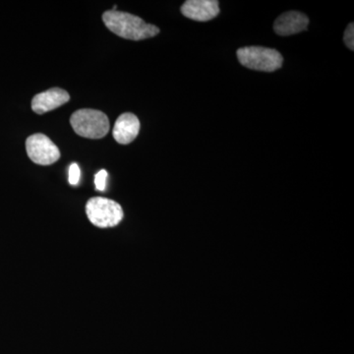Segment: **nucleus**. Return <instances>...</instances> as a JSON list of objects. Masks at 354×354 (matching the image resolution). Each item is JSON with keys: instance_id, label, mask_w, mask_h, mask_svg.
<instances>
[{"instance_id": "nucleus-1", "label": "nucleus", "mask_w": 354, "mask_h": 354, "mask_svg": "<svg viewBox=\"0 0 354 354\" xmlns=\"http://www.w3.org/2000/svg\"><path fill=\"white\" fill-rule=\"evenodd\" d=\"M102 21L109 31L120 38L131 41L153 38L160 32L157 26L148 24L138 16L122 11H106L102 15Z\"/></svg>"}, {"instance_id": "nucleus-2", "label": "nucleus", "mask_w": 354, "mask_h": 354, "mask_svg": "<svg viewBox=\"0 0 354 354\" xmlns=\"http://www.w3.org/2000/svg\"><path fill=\"white\" fill-rule=\"evenodd\" d=\"M70 124L79 136L88 139H102L109 131L106 114L97 109H79L70 118Z\"/></svg>"}, {"instance_id": "nucleus-3", "label": "nucleus", "mask_w": 354, "mask_h": 354, "mask_svg": "<svg viewBox=\"0 0 354 354\" xmlns=\"http://www.w3.org/2000/svg\"><path fill=\"white\" fill-rule=\"evenodd\" d=\"M239 62L246 68L274 72L281 68L283 57L278 50L264 46H245L237 50Z\"/></svg>"}, {"instance_id": "nucleus-4", "label": "nucleus", "mask_w": 354, "mask_h": 354, "mask_svg": "<svg viewBox=\"0 0 354 354\" xmlns=\"http://www.w3.org/2000/svg\"><path fill=\"white\" fill-rule=\"evenodd\" d=\"M86 214L95 227L101 228L116 227L124 216L118 202L102 197L88 200L86 205Z\"/></svg>"}, {"instance_id": "nucleus-5", "label": "nucleus", "mask_w": 354, "mask_h": 354, "mask_svg": "<svg viewBox=\"0 0 354 354\" xmlns=\"http://www.w3.org/2000/svg\"><path fill=\"white\" fill-rule=\"evenodd\" d=\"M26 150L30 160L37 165H53L60 158L57 146L41 133H37L28 137L26 141Z\"/></svg>"}, {"instance_id": "nucleus-6", "label": "nucleus", "mask_w": 354, "mask_h": 354, "mask_svg": "<svg viewBox=\"0 0 354 354\" xmlns=\"http://www.w3.org/2000/svg\"><path fill=\"white\" fill-rule=\"evenodd\" d=\"M180 10L186 18L198 22L213 20L220 14L218 1L216 0H187Z\"/></svg>"}, {"instance_id": "nucleus-7", "label": "nucleus", "mask_w": 354, "mask_h": 354, "mask_svg": "<svg viewBox=\"0 0 354 354\" xmlns=\"http://www.w3.org/2000/svg\"><path fill=\"white\" fill-rule=\"evenodd\" d=\"M69 100L70 95L64 88H50L32 97V109L36 113L44 114L64 106Z\"/></svg>"}, {"instance_id": "nucleus-8", "label": "nucleus", "mask_w": 354, "mask_h": 354, "mask_svg": "<svg viewBox=\"0 0 354 354\" xmlns=\"http://www.w3.org/2000/svg\"><path fill=\"white\" fill-rule=\"evenodd\" d=\"M309 19L304 13L288 11L281 14L274 24V30L279 36H291L307 30Z\"/></svg>"}, {"instance_id": "nucleus-9", "label": "nucleus", "mask_w": 354, "mask_h": 354, "mask_svg": "<svg viewBox=\"0 0 354 354\" xmlns=\"http://www.w3.org/2000/svg\"><path fill=\"white\" fill-rule=\"evenodd\" d=\"M140 131V121L135 114H121L113 127V138L121 145H128L136 139Z\"/></svg>"}, {"instance_id": "nucleus-10", "label": "nucleus", "mask_w": 354, "mask_h": 354, "mask_svg": "<svg viewBox=\"0 0 354 354\" xmlns=\"http://www.w3.org/2000/svg\"><path fill=\"white\" fill-rule=\"evenodd\" d=\"M106 178H108V172L104 171V169H102V171H100L97 174H95V188H97V190H106Z\"/></svg>"}, {"instance_id": "nucleus-11", "label": "nucleus", "mask_w": 354, "mask_h": 354, "mask_svg": "<svg viewBox=\"0 0 354 354\" xmlns=\"http://www.w3.org/2000/svg\"><path fill=\"white\" fill-rule=\"evenodd\" d=\"M80 167L79 165L75 164H72L70 165L69 169V183L71 185H77L79 183V180H80Z\"/></svg>"}, {"instance_id": "nucleus-12", "label": "nucleus", "mask_w": 354, "mask_h": 354, "mask_svg": "<svg viewBox=\"0 0 354 354\" xmlns=\"http://www.w3.org/2000/svg\"><path fill=\"white\" fill-rule=\"evenodd\" d=\"M344 43L349 50H354V25L353 23H351L346 28V32H344Z\"/></svg>"}]
</instances>
